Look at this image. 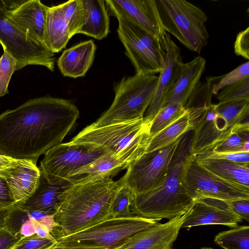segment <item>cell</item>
Returning <instances> with one entry per match:
<instances>
[{
	"label": "cell",
	"instance_id": "cell-37",
	"mask_svg": "<svg viewBox=\"0 0 249 249\" xmlns=\"http://www.w3.org/2000/svg\"><path fill=\"white\" fill-rule=\"evenodd\" d=\"M235 53L245 59H249V27L240 32L234 44Z\"/></svg>",
	"mask_w": 249,
	"mask_h": 249
},
{
	"label": "cell",
	"instance_id": "cell-42",
	"mask_svg": "<svg viewBox=\"0 0 249 249\" xmlns=\"http://www.w3.org/2000/svg\"><path fill=\"white\" fill-rule=\"evenodd\" d=\"M6 211L0 209V228L2 226Z\"/></svg>",
	"mask_w": 249,
	"mask_h": 249
},
{
	"label": "cell",
	"instance_id": "cell-22",
	"mask_svg": "<svg viewBox=\"0 0 249 249\" xmlns=\"http://www.w3.org/2000/svg\"><path fill=\"white\" fill-rule=\"evenodd\" d=\"M96 49L93 40H89L65 50L57 61L61 73L73 78L85 76L93 63Z\"/></svg>",
	"mask_w": 249,
	"mask_h": 249
},
{
	"label": "cell",
	"instance_id": "cell-40",
	"mask_svg": "<svg viewBox=\"0 0 249 249\" xmlns=\"http://www.w3.org/2000/svg\"><path fill=\"white\" fill-rule=\"evenodd\" d=\"M21 161L0 155V177L5 178Z\"/></svg>",
	"mask_w": 249,
	"mask_h": 249
},
{
	"label": "cell",
	"instance_id": "cell-30",
	"mask_svg": "<svg viewBox=\"0 0 249 249\" xmlns=\"http://www.w3.org/2000/svg\"><path fill=\"white\" fill-rule=\"evenodd\" d=\"M219 104L249 100V76L221 89L216 95Z\"/></svg>",
	"mask_w": 249,
	"mask_h": 249
},
{
	"label": "cell",
	"instance_id": "cell-11",
	"mask_svg": "<svg viewBox=\"0 0 249 249\" xmlns=\"http://www.w3.org/2000/svg\"><path fill=\"white\" fill-rule=\"evenodd\" d=\"M107 154L89 145L61 143L45 152L38 168L50 181L61 182Z\"/></svg>",
	"mask_w": 249,
	"mask_h": 249
},
{
	"label": "cell",
	"instance_id": "cell-43",
	"mask_svg": "<svg viewBox=\"0 0 249 249\" xmlns=\"http://www.w3.org/2000/svg\"><path fill=\"white\" fill-rule=\"evenodd\" d=\"M200 249H214L212 248H209V247H204Z\"/></svg>",
	"mask_w": 249,
	"mask_h": 249
},
{
	"label": "cell",
	"instance_id": "cell-1",
	"mask_svg": "<svg viewBox=\"0 0 249 249\" xmlns=\"http://www.w3.org/2000/svg\"><path fill=\"white\" fill-rule=\"evenodd\" d=\"M79 116L71 101L50 96L7 110L0 115V155L36 163L40 155L61 143Z\"/></svg>",
	"mask_w": 249,
	"mask_h": 249
},
{
	"label": "cell",
	"instance_id": "cell-8",
	"mask_svg": "<svg viewBox=\"0 0 249 249\" xmlns=\"http://www.w3.org/2000/svg\"><path fill=\"white\" fill-rule=\"evenodd\" d=\"M8 1L0 0V43L17 61V70L29 65L44 66L53 71L55 56L44 44L17 26L8 17Z\"/></svg>",
	"mask_w": 249,
	"mask_h": 249
},
{
	"label": "cell",
	"instance_id": "cell-26",
	"mask_svg": "<svg viewBox=\"0 0 249 249\" xmlns=\"http://www.w3.org/2000/svg\"><path fill=\"white\" fill-rule=\"evenodd\" d=\"M127 167L126 164L109 154H107L78 170L68 180L72 184H75L96 178H112Z\"/></svg>",
	"mask_w": 249,
	"mask_h": 249
},
{
	"label": "cell",
	"instance_id": "cell-15",
	"mask_svg": "<svg viewBox=\"0 0 249 249\" xmlns=\"http://www.w3.org/2000/svg\"><path fill=\"white\" fill-rule=\"evenodd\" d=\"M105 2L110 15L125 18L158 39L166 32L155 0H106Z\"/></svg>",
	"mask_w": 249,
	"mask_h": 249
},
{
	"label": "cell",
	"instance_id": "cell-10",
	"mask_svg": "<svg viewBox=\"0 0 249 249\" xmlns=\"http://www.w3.org/2000/svg\"><path fill=\"white\" fill-rule=\"evenodd\" d=\"M184 179L187 193L193 201L204 198L225 202L249 199V188L213 175L200 165L190 153L185 160Z\"/></svg>",
	"mask_w": 249,
	"mask_h": 249
},
{
	"label": "cell",
	"instance_id": "cell-6",
	"mask_svg": "<svg viewBox=\"0 0 249 249\" xmlns=\"http://www.w3.org/2000/svg\"><path fill=\"white\" fill-rule=\"evenodd\" d=\"M158 223L138 216L110 217L56 240V245L71 249H118L129 237Z\"/></svg>",
	"mask_w": 249,
	"mask_h": 249
},
{
	"label": "cell",
	"instance_id": "cell-2",
	"mask_svg": "<svg viewBox=\"0 0 249 249\" xmlns=\"http://www.w3.org/2000/svg\"><path fill=\"white\" fill-rule=\"evenodd\" d=\"M119 180L102 178L72 184L60 196L53 214L56 224L51 234L56 240L111 217Z\"/></svg>",
	"mask_w": 249,
	"mask_h": 249
},
{
	"label": "cell",
	"instance_id": "cell-7",
	"mask_svg": "<svg viewBox=\"0 0 249 249\" xmlns=\"http://www.w3.org/2000/svg\"><path fill=\"white\" fill-rule=\"evenodd\" d=\"M164 30L190 50L200 53L209 37L207 15L185 0H155Z\"/></svg>",
	"mask_w": 249,
	"mask_h": 249
},
{
	"label": "cell",
	"instance_id": "cell-4",
	"mask_svg": "<svg viewBox=\"0 0 249 249\" xmlns=\"http://www.w3.org/2000/svg\"><path fill=\"white\" fill-rule=\"evenodd\" d=\"M152 122L143 117L102 126L92 124L68 142L97 147L128 166L145 152L150 138Z\"/></svg>",
	"mask_w": 249,
	"mask_h": 249
},
{
	"label": "cell",
	"instance_id": "cell-3",
	"mask_svg": "<svg viewBox=\"0 0 249 249\" xmlns=\"http://www.w3.org/2000/svg\"><path fill=\"white\" fill-rule=\"evenodd\" d=\"M193 131L182 135L170 163L165 177L153 189L134 195L130 211L135 216L158 221L183 215L193 202L184 179V166Z\"/></svg>",
	"mask_w": 249,
	"mask_h": 249
},
{
	"label": "cell",
	"instance_id": "cell-13",
	"mask_svg": "<svg viewBox=\"0 0 249 249\" xmlns=\"http://www.w3.org/2000/svg\"><path fill=\"white\" fill-rule=\"evenodd\" d=\"M83 19L82 0H71L48 7L45 45L52 53L61 51L69 40L79 34Z\"/></svg>",
	"mask_w": 249,
	"mask_h": 249
},
{
	"label": "cell",
	"instance_id": "cell-20",
	"mask_svg": "<svg viewBox=\"0 0 249 249\" xmlns=\"http://www.w3.org/2000/svg\"><path fill=\"white\" fill-rule=\"evenodd\" d=\"M206 64L205 59L200 56L189 62L182 63L178 77L165 93L160 107L172 102L181 103L184 107L200 82Z\"/></svg>",
	"mask_w": 249,
	"mask_h": 249
},
{
	"label": "cell",
	"instance_id": "cell-38",
	"mask_svg": "<svg viewBox=\"0 0 249 249\" xmlns=\"http://www.w3.org/2000/svg\"><path fill=\"white\" fill-rule=\"evenodd\" d=\"M15 205L5 178L0 177V209L7 210Z\"/></svg>",
	"mask_w": 249,
	"mask_h": 249
},
{
	"label": "cell",
	"instance_id": "cell-19",
	"mask_svg": "<svg viewBox=\"0 0 249 249\" xmlns=\"http://www.w3.org/2000/svg\"><path fill=\"white\" fill-rule=\"evenodd\" d=\"M184 214L163 223H157L129 237L118 249H172Z\"/></svg>",
	"mask_w": 249,
	"mask_h": 249
},
{
	"label": "cell",
	"instance_id": "cell-36",
	"mask_svg": "<svg viewBox=\"0 0 249 249\" xmlns=\"http://www.w3.org/2000/svg\"><path fill=\"white\" fill-rule=\"evenodd\" d=\"M56 242V240L43 238L35 234L20 238L10 249H44Z\"/></svg>",
	"mask_w": 249,
	"mask_h": 249
},
{
	"label": "cell",
	"instance_id": "cell-41",
	"mask_svg": "<svg viewBox=\"0 0 249 249\" xmlns=\"http://www.w3.org/2000/svg\"><path fill=\"white\" fill-rule=\"evenodd\" d=\"M19 239L5 229L0 228V249H10Z\"/></svg>",
	"mask_w": 249,
	"mask_h": 249
},
{
	"label": "cell",
	"instance_id": "cell-14",
	"mask_svg": "<svg viewBox=\"0 0 249 249\" xmlns=\"http://www.w3.org/2000/svg\"><path fill=\"white\" fill-rule=\"evenodd\" d=\"M193 131L190 154L196 156L211 151L232 134L249 132V124L227 121L217 113L216 104H212L198 119Z\"/></svg>",
	"mask_w": 249,
	"mask_h": 249
},
{
	"label": "cell",
	"instance_id": "cell-29",
	"mask_svg": "<svg viewBox=\"0 0 249 249\" xmlns=\"http://www.w3.org/2000/svg\"><path fill=\"white\" fill-rule=\"evenodd\" d=\"M214 242L224 249H249V226H237L220 232Z\"/></svg>",
	"mask_w": 249,
	"mask_h": 249
},
{
	"label": "cell",
	"instance_id": "cell-25",
	"mask_svg": "<svg viewBox=\"0 0 249 249\" xmlns=\"http://www.w3.org/2000/svg\"><path fill=\"white\" fill-rule=\"evenodd\" d=\"M83 19L79 34L101 40L109 32V18L105 0H82Z\"/></svg>",
	"mask_w": 249,
	"mask_h": 249
},
{
	"label": "cell",
	"instance_id": "cell-31",
	"mask_svg": "<svg viewBox=\"0 0 249 249\" xmlns=\"http://www.w3.org/2000/svg\"><path fill=\"white\" fill-rule=\"evenodd\" d=\"M133 196L130 189L121 184L112 205L111 217L129 218L135 216L131 213L130 208Z\"/></svg>",
	"mask_w": 249,
	"mask_h": 249
},
{
	"label": "cell",
	"instance_id": "cell-23",
	"mask_svg": "<svg viewBox=\"0 0 249 249\" xmlns=\"http://www.w3.org/2000/svg\"><path fill=\"white\" fill-rule=\"evenodd\" d=\"M33 160H22L5 179L15 205L24 203L35 192L39 181L40 171Z\"/></svg>",
	"mask_w": 249,
	"mask_h": 249
},
{
	"label": "cell",
	"instance_id": "cell-32",
	"mask_svg": "<svg viewBox=\"0 0 249 249\" xmlns=\"http://www.w3.org/2000/svg\"><path fill=\"white\" fill-rule=\"evenodd\" d=\"M0 58V97L8 93V85L14 72L17 71L16 59L6 50Z\"/></svg>",
	"mask_w": 249,
	"mask_h": 249
},
{
	"label": "cell",
	"instance_id": "cell-24",
	"mask_svg": "<svg viewBox=\"0 0 249 249\" xmlns=\"http://www.w3.org/2000/svg\"><path fill=\"white\" fill-rule=\"evenodd\" d=\"M208 107L186 109L185 114L159 134L150 138L145 152L164 147L177 140L184 134L193 130L198 119Z\"/></svg>",
	"mask_w": 249,
	"mask_h": 249
},
{
	"label": "cell",
	"instance_id": "cell-18",
	"mask_svg": "<svg viewBox=\"0 0 249 249\" xmlns=\"http://www.w3.org/2000/svg\"><path fill=\"white\" fill-rule=\"evenodd\" d=\"M8 5L11 20L30 37L45 45L48 6L39 0L8 1Z\"/></svg>",
	"mask_w": 249,
	"mask_h": 249
},
{
	"label": "cell",
	"instance_id": "cell-16",
	"mask_svg": "<svg viewBox=\"0 0 249 249\" xmlns=\"http://www.w3.org/2000/svg\"><path fill=\"white\" fill-rule=\"evenodd\" d=\"M161 45V70L153 100L144 117L153 120L159 109L163 97L178 77L183 63L180 48L165 32L160 39Z\"/></svg>",
	"mask_w": 249,
	"mask_h": 249
},
{
	"label": "cell",
	"instance_id": "cell-39",
	"mask_svg": "<svg viewBox=\"0 0 249 249\" xmlns=\"http://www.w3.org/2000/svg\"><path fill=\"white\" fill-rule=\"evenodd\" d=\"M227 202L231 210L242 220L249 221V199H238Z\"/></svg>",
	"mask_w": 249,
	"mask_h": 249
},
{
	"label": "cell",
	"instance_id": "cell-33",
	"mask_svg": "<svg viewBox=\"0 0 249 249\" xmlns=\"http://www.w3.org/2000/svg\"><path fill=\"white\" fill-rule=\"evenodd\" d=\"M249 76V62L247 61L230 72L218 77L219 80L212 87V93L215 95L224 87L234 84Z\"/></svg>",
	"mask_w": 249,
	"mask_h": 249
},
{
	"label": "cell",
	"instance_id": "cell-21",
	"mask_svg": "<svg viewBox=\"0 0 249 249\" xmlns=\"http://www.w3.org/2000/svg\"><path fill=\"white\" fill-rule=\"evenodd\" d=\"M72 185L68 180L51 182L40 172L38 184L34 193L24 203L16 206L26 210L53 214L59 202L60 196Z\"/></svg>",
	"mask_w": 249,
	"mask_h": 249
},
{
	"label": "cell",
	"instance_id": "cell-28",
	"mask_svg": "<svg viewBox=\"0 0 249 249\" xmlns=\"http://www.w3.org/2000/svg\"><path fill=\"white\" fill-rule=\"evenodd\" d=\"M186 111L183 104L179 102H172L160 107L151 123L150 138L163 130Z\"/></svg>",
	"mask_w": 249,
	"mask_h": 249
},
{
	"label": "cell",
	"instance_id": "cell-12",
	"mask_svg": "<svg viewBox=\"0 0 249 249\" xmlns=\"http://www.w3.org/2000/svg\"><path fill=\"white\" fill-rule=\"evenodd\" d=\"M179 138L160 149L144 152L128 165L119 179L121 183L128 187L133 196L153 189L166 176Z\"/></svg>",
	"mask_w": 249,
	"mask_h": 249
},
{
	"label": "cell",
	"instance_id": "cell-34",
	"mask_svg": "<svg viewBox=\"0 0 249 249\" xmlns=\"http://www.w3.org/2000/svg\"><path fill=\"white\" fill-rule=\"evenodd\" d=\"M211 151L215 152H249V140L244 139L238 133L233 134Z\"/></svg>",
	"mask_w": 249,
	"mask_h": 249
},
{
	"label": "cell",
	"instance_id": "cell-35",
	"mask_svg": "<svg viewBox=\"0 0 249 249\" xmlns=\"http://www.w3.org/2000/svg\"><path fill=\"white\" fill-rule=\"evenodd\" d=\"M193 157L197 160L219 159L241 164H249V152H215L210 151Z\"/></svg>",
	"mask_w": 249,
	"mask_h": 249
},
{
	"label": "cell",
	"instance_id": "cell-9",
	"mask_svg": "<svg viewBox=\"0 0 249 249\" xmlns=\"http://www.w3.org/2000/svg\"><path fill=\"white\" fill-rule=\"evenodd\" d=\"M118 36L136 74H155L161 70L160 39L123 17H118Z\"/></svg>",
	"mask_w": 249,
	"mask_h": 249
},
{
	"label": "cell",
	"instance_id": "cell-17",
	"mask_svg": "<svg viewBox=\"0 0 249 249\" xmlns=\"http://www.w3.org/2000/svg\"><path fill=\"white\" fill-rule=\"evenodd\" d=\"M227 202L213 198L194 201L184 214L181 228L206 225H223L231 228L242 222Z\"/></svg>",
	"mask_w": 249,
	"mask_h": 249
},
{
	"label": "cell",
	"instance_id": "cell-5",
	"mask_svg": "<svg viewBox=\"0 0 249 249\" xmlns=\"http://www.w3.org/2000/svg\"><path fill=\"white\" fill-rule=\"evenodd\" d=\"M158 83L155 74H135L124 77L114 88L113 102L92 124L102 126L142 119L154 97Z\"/></svg>",
	"mask_w": 249,
	"mask_h": 249
},
{
	"label": "cell",
	"instance_id": "cell-27",
	"mask_svg": "<svg viewBox=\"0 0 249 249\" xmlns=\"http://www.w3.org/2000/svg\"><path fill=\"white\" fill-rule=\"evenodd\" d=\"M196 160L200 165L217 177L249 188V164L219 159Z\"/></svg>",
	"mask_w": 249,
	"mask_h": 249
}]
</instances>
